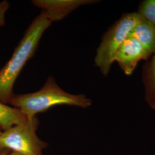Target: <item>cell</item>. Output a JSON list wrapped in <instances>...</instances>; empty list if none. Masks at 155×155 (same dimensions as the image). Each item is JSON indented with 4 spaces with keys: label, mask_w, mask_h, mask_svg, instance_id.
<instances>
[{
    "label": "cell",
    "mask_w": 155,
    "mask_h": 155,
    "mask_svg": "<svg viewBox=\"0 0 155 155\" xmlns=\"http://www.w3.org/2000/svg\"><path fill=\"white\" fill-rule=\"evenodd\" d=\"M51 23L45 12L42 11L28 27L10 59L0 69V102L2 103L9 104L15 96L13 87L17 78L27 62L34 55L43 34Z\"/></svg>",
    "instance_id": "cell-1"
},
{
    "label": "cell",
    "mask_w": 155,
    "mask_h": 155,
    "mask_svg": "<svg viewBox=\"0 0 155 155\" xmlns=\"http://www.w3.org/2000/svg\"><path fill=\"white\" fill-rule=\"evenodd\" d=\"M9 104L21 111L28 120H32L37 114L54 106L66 105L87 108L92 105V101L84 94L74 95L64 91L56 84L54 78L50 76L39 91L15 95Z\"/></svg>",
    "instance_id": "cell-2"
},
{
    "label": "cell",
    "mask_w": 155,
    "mask_h": 155,
    "mask_svg": "<svg viewBox=\"0 0 155 155\" xmlns=\"http://www.w3.org/2000/svg\"><path fill=\"white\" fill-rule=\"evenodd\" d=\"M139 18L137 12L124 13L103 35L94 63L104 76L109 74L117 51L129 36Z\"/></svg>",
    "instance_id": "cell-3"
},
{
    "label": "cell",
    "mask_w": 155,
    "mask_h": 155,
    "mask_svg": "<svg viewBox=\"0 0 155 155\" xmlns=\"http://www.w3.org/2000/svg\"><path fill=\"white\" fill-rule=\"evenodd\" d=\"M39 121L36 117L21 124L2 131L0 135V148L23 155H44L47 144L36 134Z\"/></svg>",
    "instance_id": "cell-4"
},
{
    "label": "cell",
    "mask_w": 155,
    "mask_h": 155,
    "mask_svg": "<svg viewBox=\"0 0 155 155\" xmlns=\"http://www.w3.org/2000/svg\"><path fill=\"white\" fill-rule=\"evenodd\" d=\"M151 55L138 40L128 37L117 51L114 61L129 76L133 74L140 61L148 60Z\"/></svg>",
    "instance_id": "cell-5"
},
{
    "label": "cell",
    "mask_w": 155,
    "mask_h": 155,
    "mask_svg": "<svg viewBox=\"0 0 155 155\" xmlns=\"http://www.w3.org/2000/svg\"><path fill=\"white\" fill-rule=\"evenodd\" d=\"M98 2L95 0H34L32 2L36 7L45 12L51 22L61 21L71 12L81 6Z\"/></svg>",
    "instance_id": "cell-6"
},
{
    "label": "cell",
    "mask_w": 155,
    "mask_h": 155,
    "mask_svg": "<svg viewBox=\"0 0 155 155\" xmlns=\"http://www.w3.org/2000/svg\"><path fill=\"white\" fill-rule=\"evenodd\" d=\"M129 37L138 40L151 55L155 52V29L142 17L140 16L138 22L133 28Z\"/></svg>",
    "instance_id": "cell-7"
},
{
    "label": "cell",
    "mask_w": 155,
    "mask_h": 155,
    "mask_svg": "<svg viewBox=\"0 0 155 155\" xmlns=\"http://www.w3.org/2000/svg\"><path fill=\"white\" fill-rule=\"evenodd\" d=\"M144 99L150 109H155V51L142 69Z\"/></svg>",
    "instance_id": "cell-8"
},
{
    "label": "cell",
    "mask_w": 155,
    "mask_h": 155,
    "mask_svg": "<svg viewBox=\"0 0 155 155\" xmlns=\"http://www.w3.org/2000/svg\"><path fill=\"white\" fill-rule=\"evenodd\" d=\"M27 120L19 109L0 102V128L2 131L21 124Z\"/></svg>",
    "instance_id": "cell-9"
},
{
    "label": "cell",
    "mask_w": 155,
    "mask_h": 155,
    "mask_svg": "<svg viewBox=\"0 0 155 155\" xmlns=\"http://www.w3.org/2000/svg\"><path fill=\"white\" fill-rule=\"evenodd\" d=\"M137 13L155 29V0H144L139 5Z\"/></svg>",
    "instance_id": "cell-10"
},
{
    "label": "cell",
    "mask_w": 155,
    "mask_h": 155,
    "mask_svg": "<svg viewBox=\"0 0 155 155\" xmlns=\"http://www.w3.org/2000/svg\"><path fill=\"white\" fill-rule=\"evenodd\" d=\"M10 4L6 0L0 2V27H3L5 24V15L9 9Z\"/></svg>",
    "instance_id": "cell-11"
},
{
    "label": "cell",
    "mask_w": 155,
    "mask_h": 155,
    "mask_svg": "<svg viewBox=\"0 0 155 155\" xmlns=\"http://www.w3.org/2000/svg\"><path fill=\"white\" fill-rule=\"evenodd\" d=\"M11 152L9 150L0 148V155H8Z\"/></svg>",
    "instance_id": "cell-12"
},
{
    "label": "cell",
    "mask_w": 155,
    "mask_h": 155,
    "mask_svg": "<svg viewBox=\"0 0 155 155\" xmlns=\"http://www.w3.org/2000/svg\"><path fill=\"white\" fill-rule=\"evenodd\" d=\"M8 155H23L22 154H21V153H18V152H13V151H11L9 154Z\"/></svg>",
    "instance_id": "cell-13"
},
{
    "label": "cell",
    "mask_w": 155,
    "mask_h": 155,
    "mask_svg": "<svg viewBox=\"0 0 155 155\" xmlns=\"http://www.w3.org/2000/svg\"><path fill=\"white\" fill-rule=\"evenodd\" d=\"M1 133H2V131H1V130H0V135H1Z\"/></svg>",
    "instance_id": "cell-14"
},
{
    "label": "cell",
    "mask_w": 155,
    "mask_h": 155,
    "mask_svg": "<svg viewBox=\"0 0 155 155\" xmlns=\"http://www.w3.org/2000/svg\"><path fill=\"white\" fill-rule=\"evenodd\" d=\"M155 155V154H154V155Z\"/></svg>",
    "instance_id": "cell-15"
}]
</instances>
